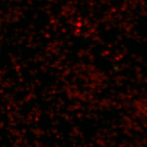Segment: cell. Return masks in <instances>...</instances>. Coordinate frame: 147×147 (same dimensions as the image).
I'll use <instances>...</instances> for the list:
<instances>
[]
</instances>
